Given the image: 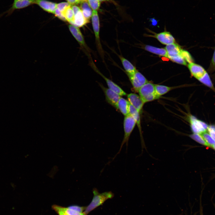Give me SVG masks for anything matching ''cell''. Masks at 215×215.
Segmentation results:
<instances>
[{
  "label": "cell",
  "instance_id": "9a60e30c",
  "mask_svg": "<svg viewBox=\"0 0 215 215\" xmlns=\"http://www.w3.org/2000/svg\"><path fill=\"white\" fill-rule=\"evenodd\" d=\"M33 3V2L30 0H14L11 7L5 13L9 15L15 10L25 7Z\"/></svg>",
  "mask_w": 215,
  "mask_h": 215
},
{
  "label": "cell",
  "instance_id": "44dd1931",
  "mask_svg": "<svg viewBox=\"0 0 215 215\" xmlns=\"http://www.w3.org/2000/svg\"><path fill=\"white\" fill-rule=\"evenodd\" d=\"M145 49L151 53L159 56L168 57V53L165 48H159L149 45L145 46Z\"/></svg>",
  "mask_w": 215,
  "mask_h": 215
},
{
  "label": "cell",
  "instance_id": "5bb4252c",
  "mask_svg": "<svg viewBox=\"0 0 215 215\" xmlns=\"http://www.w3.org/2000/svg\"><path fill=\"white\" fill-rule=\"evenodd\" d=\"M52 208L58 215H85L84 213H80L71 210L67 207L54 205Z\"/></svg>",
  "mask_w": 215,
  "mask_h": 215
},
{
  "label": "cell",
  "instance_id": "4fadbf2b",
  "mask_svg": "<svg viewBox=\"0 0 215 215\" xmlns=\"http://www.w3.org/2000/svg\"><path fill=\"white\" fill-rule=\"evenodd\" d=\"M153 36L164 44L168 45L175 42V39L169 32H161L155 34Z\"/></svg>",
  "mask_w": 215,
  "mask_h": 215
},
{
  "label": "cell",
  "instance_id": "cb8c5ba5",
  "mask_svg": "<svg viewBox=\"0 0 215 215\" xmlns=\"http://www.w3.org/2000/svg\"><path fill=\"white\" fill-rule=\"evenodd\" d=\"M62 13L67 21L70 23L73 22L74 15L73 10L70 6L66 8Z\"/></svg>",
  "mask_w": 215,
  "mask_h": 215
},
{
  "label": "cell",
  "instance_id": "e0dca14e",
  "mask_svg": "<svg viewBox=\"0 0 215 215\" xmlns=\"http://www.w3.org/2000/svg\"><path fill=\"white\" fill-rule=\"evenodd\" d=\"M129 106L128 100L121 97L117 103L116 108L125 116L129 115Z\"/></svg>",
  "mask_w": 215,
  "mask_h": 215
},
{
  "label": "cell",
  "instance_id": "ba28073f",
  "mask_svg": "<svg viewBox=\"0 0 215 215\" xmlns=\"http://www.w3.org/2000/svg\"><path fill=\"white\" fill-rule=\"evenodd\" d=\"M191 129L193 133L201 134L206 131L208 126L207 124L192 115L189 116Z\"/></svg>",
  "mask_w": 215,
  "mask_h": 215
},
{
  "label": "cell",
  "instance_id": "60d3db41",
  "mask_svg": "<svg viewBox=\"0 0 215 215\" xmlns=\"http://www.w3.org/2000/svg\"><path fill=\"white\" fill-rule=\"evenodd\" d=\"M31 0L32 1V2H33V1H34V0Z\"/></svg>",
  "mask_w": 215,
  "mask_h": 215
},
{
  "label": "cell",
  "instance_id": "d4e9b609",
  "mask_svg": "<svg viewBox=\"0 0 215 215\" xmlns=\"http://www.w3.org/2000/svg\"><path fill=\"white\" fill-rule=\"evenodd\" d=\"M172 61L179 64L187 65L186 61L180 54L174 55H168V57Z\"/></svg>",
  "mask_w": 215,
  "mask_h": 215
},
{
  "label": "cell",
  "instance_id": "8992f818",
  "mask_svg": "<svg viewBox=\"0 0 215 215\" xmlns=\"http://www.w3.org/2000/svg\"><path fill=\"white\" fill-rule=\"evenodd\" d=\"M89 63L90 66L93 70L105 80L109 88L117 93L121 96L127 95L126 93L119 86L107 78L99 71L93 62L92 59L89 60Z\"/></svg>",
  "mask_w": 215,
  "mask_h": 215
},
{
  "label": "cell",
  "instance_id": "8d00e7d4",
  "mask_svg": "<svg viewBox=\"0 0 215 215\" xmlns=\"http://www.w3.org/2000/svg\"><path fill=\"white\" fill-rule=\"evenodd\" d=\"M150 20L151 22L152 25H156L157 24V21L154 18H150Z\"/></svg>",
  "mask_w": 215,
  "mask_h": 215
},
{
  "label": "cell",
  "instance_id": "52a82bcc",
  "mask_svg": "<svg viewBox=\"0 0 215 215\" xmlns=\"http://www.w3.org/2000/svg\"><path fill=\"white\" fill-rule=\"evenodd\" d=\"M127 75L134 90L137 92L142 87L148 82L145 77L137 70L133 73Z\"/></svg>",
  "mask_w": 215,
  "mask_h": 215
},
{
  "label": "cell",
  "instance_id": "1f68e13d",
  "mask_svg": "<svg viewBox=\"0 0 215 215\" xmlns=\"http://www.w3.org/2000/svg\"><path fill=\"white\" fill-rule=\"evenodd\" d=\"M207 131L213 139L215 141V125H208Z\"/></svg>",
  "mask_w": 215,
  "mask_h": 215
},
{
  "label": "cell",
  "instance_id": "e575fe53",
  "mask_svg": "<svg viewBox=\"0 0 215 215\" xmlns=\"http://www.w3.org/2000/svg\"><path fill=\"white\" fill-rule=\"evenodd\" d=\"M71 8L73 10L74 15L81 10L78 7L75 5H73Z\"/></svg>",
  "mask_w": 215,
  "mask_h": 215
},
{
  "label": "cell",
  "instance_id": "8fae6325",
  "mask_svg": "<svg viewBox=\"0 0 215 215\" xmlns=\"http://www.w3.org/2000/svg\"><path fill=\"white\" fill-rule=\"evenodd\" d=\"M129 114L132 116L135 119L136 122V125L139 130L141 137L142 148H146L145 145L142 134L140 113L135 108L130 104V103L129 106Z\"/></svg>",
  "mask_w": 215,
  "mask_h": 215
},
{
  "label": "cell",
  "instance_id": "9c48e42d",
  "mask_svg": "<svg viewBox=\"0 0 215 215\" xmlns=\"http://www.w3.org/2000/svg\"><path fill=\"white\" fill-rule=\"evenodd\" d=\"M100 86L104 93L107 102L116 108L117 103L121 97V96L108 88L105 87L100 84Z\"/></svg>",
  "mask_w": 215,
  "mask_h": 215
},
{
  "label": "cell",
  "instance_id": "484cf974",
  "mask_svg": "<svg viewBox=\"0 0 215 215\" xmlns=\"http://www.w3.org/2000/svg\"><path fill=\"white\" fill-rule=\"evenodd\" d=\"M189 136L192 139L199 143L204 146L210 147L201 134L193 133Z\"/></svg>",
  "mask_w": 215,
  "mask_h": 215
},
{
  "label": "cell",
  "instance_id": "ffe728a7",
  "mask_svg": "<svg viewBox=\"0 0 215 215\" xmlns=\"http://www.w3.org/2000/svg\"><path fill=\"white\" fill-rule=\"evenodd\" d=\"M80 8L84 17L89 22L91 17L92 12L87 1H86L81 2Z\"/></svg>",
  "mask_w": 215,
  "mask_h": 215
},
{
  "label": "cell",
  "instance_id": "7c38bea8",
  "mask_svg": "<svg viewBox=\"0 0 215 215\" xmlns=\"http://www.w3.org/2000/svg\"><path fill=\"white\" fill-rule=\"evenodd\" d=\"M188 67L191 75L198 80L207 72L202 66L194 62L189 63Z\"/></svg>",
  "mask_w": 215,
  "mask_h": 215
},
{
  "label": "cell",
  "instance_id": "f35d334b",
  "mask_svg": "<svg viewBox=\"0 0 215 215\" xmlns=\"http://www.w3.org/2000/svg\"><path fill=\"white\" fill-rule=\"evenodd\" d=\"M214 150H215V144L211 147Z\"/></svg>",
  "mask_w": 215,
  "mask_h": 215
},
{
  "label": "cell",
  "instance_id": "f546056e",
  "mask_svg": "<svg viewBox=\"0 0 215 215\" xmlns=\"http://www.w3.org/2000/svg\"><path fill=\"white\" fill-rule=\"evenodd\" d=\"M71 4L68 2H62L56 4V8L62 13L67 7L70 6Z\"/></svg>",
  "mask_w": 215,
  "mask_h": 215
},
{
  "label": "cell",
  "instance_id": "7402d4cb",
  "mask_svg": "<svg viewBox=\"0 0 215 215\" xmlns=\"http://www.w3.org/2000/svg\"><path fill=\"white\" fill-rule=\"evenodd\" d=\"M168 55H174L180 54L181 49L176 43H174L166 45L165 48Z\"/></svg>",
  "mask_w": 215,
  "mask_h": 215
},
{
  "label": "cell",
  "instance_id": "5b68a950",
  "mask_svg": "<svg viewBox=\"0 0 215 215\" xmlns=\"http://www.w3.org/2000/svg\"><path fill=\"white\" fill-rule=\"evenodd\" d=\"M68 27L72 35L79 43L89 59L91 58L90 55L91 50L87 45L83 36L78 27L72 24H70Z\"/></svg>",
  "mask_w": 215,
  "mask_h": 215
},
{
  "label": "cell",
  "instance_id": "3957f363",
  "mask_svg": "<svg viewBox=\"0 0 215 215\" xmlns=\"http://www.w3.org/2000/svg\"><path fill=\"white\" fill-rule=\"evenodd\" d=\"M138 92L144 104L160 97L156 93L155 85L148 82L142 87Z\"/></svg>",
  "mask_w": 215,
  "mask_h": 215
},
{
  "label": "cell",
  "instance_id": "4316f807",
  "mask_svg": "<svg viewBox=\"0 0 215 215\" xmlns=\"http://www.w3.org/2000/svg\"><path fill=\"white\" fill-rule=\"evenodd\" d=\"M201 134L210 147H211L215 144V141L210 136L207 130Z\"/></svg>",
  "mask_w": 215,
  "mask_h": 215
},
{
  "label": "cell",
  "instance_id": "83f0119b",
  "mask_svg": "<svg viewBox=\"0 0 215 215\" xmlns=\"http://www.w3.org/2000/svg\"><path fill=\"white\" fill-rule=\"evenodd\" d=\"M180 54L185 61L189 63L193 62V59L190 54L188 51L182 49Z\"/></svg>",
  "mask_w": 215,
  "mask_h": 215
},
{
  "label": "cell",
  "instance_id": "ac0fdd59",
  "mask_svg": "<svg viewBox=\"0 0 215 215\" xmlns=\"http://www.w3.org/2000/svg\"><path fill=\"white\" fill-rule=\"evenodd\" d=\"M117 55L126 74L133 73L137 70L135 66L129 61L122 55Z\"/></svg>",
  "mask_w": 215,
  "mask_h": 215
},
{
  "label": "cell",
  "instance_id": "2e32d148",
  "mask_svg": "<svg viewBox=\"0 0 215 215\" xmlns=\"http://www.w3.org/2000/svg\"><path fill=\"white\" fill-rule=\"evenodd\" d=\"M39 5L44 10L48 12L54 13L57 4L44 0H34L33 3Z\"/></svg>",
  "mask_w": 215,
  "mask_h": 215
},
{
  "label": "cell",
  "instance_id": "30bf717a",
  "mask_svg": "<svg viewBox=\"0 0 215 215\" xmlns=\"http://www.w3.org/2000/svg\"><path fill=\"white\" fill-rule=\"evenodd\" d=\"M129 103L140 113H141L144 104L140 96L136 94L131 93L127 95Z\"/></svg>",
  "mask_w": 215,
  "mask_h": 215
},
{
  "label": "cell",
  "instance_id": "6da1fadb",
  "mask_svg": "<svg viewBox=\"0 0 215 215\" xmlns=\"http://www.w3.org/2000/svg\"><path fill=\"white\" fill-rule=\"evenodd\" d=\"M93 197L89 204L86 207L84 211L85 215H87L90 212L101 205L107 200L112 199L114 194L111 191L99 193L96 188L93 189Z\"/></svg>",
  "mask_w": 215,
  "mask_h": 215
},
{
  "label": "cell",
  "instance_id": "f1b7e54d",
  "mask_svg": "<svg viewBox=\"0 0 215 215\" xmlns=\"http://www.w3.org/2000/svg\"><path fill=\"white\" fill-rule=\"evenodd\" d=\"M90 7L93 10H96L99 7L100 2L98 0H87Z\"/></svg>",
  "mask_w": 215,
  "mask_h": 215
},
{
  "label": "cell",
  "instance_id": "603a6c76",
  "mask_svg": "<svg viewBox=\"0 0 215 215\" xmlns=\"http://www.w3.org/2000/svg\"><path fill=\"white\" fill-rule=\"evenodd\" d=\"M172 89V87L163 85H155L156 93L160 97L167 93Z\"/></svg>",
  "mask_w": 215,
  "mask_h": 215
},
{
  "label": "cell",
  "instance_id": "74e56055",
  "mask_svg": "<svg viewBox=\"0 0 215 215\" xmlns=\"http://www.w3.org/2000/svg\"><path fill=\"white\" fill-rule=\"evenodd\" d=\"M100 2L101 1H110L111 0H98Z\"/></svg>",
  "mask_w": 215,
  "mask_h": 215
},
{
  "label": "cell",
  "instance_id": "836d02e7",
  "mask_svg": "<svg viewBox=\"0 0 215 215\" xmlns=\"http://www.w3.org/2000/svg\"><path fill=\"white\" fill-rule=\"evenodd\" d=\"M210 69L212 70H215V49L210 64Z\"/></svg>",
  "mask_w": 215,
  "mask_h": 215
},
{
  "label": "cell",
  "instance_id": "7a4b0ae2",
  "mask_svg": "<svg viewBox=\"0 0 215 215\" xmlns=\"http://www.w3.org/2000/svg\"><path fill=\"white\" fill-rule=\"evenodd\" d=\"M136 122L134 118L130 115L125 116L123 122L124 136L118 152L113 158V160L117 155L119 154L124 144H126L127 149L128 141L130 136L136 125Z\"/></svg>",
  "mask_w": 215,
  "mask_h": 215
},
{
  "label": "cell",
  "instance_id": "ab89813d",
  "mask_svg": "<svg viewBox=\"0 0 215 215\" xmlns=\"http://www.w3.org/2000/svg\"><path fill=\"white\" fill-rule=\"evenodd\" d=\"M80 2H82L83 1H87V0H79Z\"/></svg>",
  "mask_w": 215,
  "mask_h": 215
},
{
  "label": "cell",
  "instance_id": "d6986e66",
  "mask_svg": "<svg viewBox=\"0 0 215 215\" xmlns=\"http://www.w3.org/2000/svg\"><path fill=\"white\" fill-rule=\"evenodd\" d=\"M88 22L84 17L81 10L74 15L72 24L78 27L83 26Z\"/></svg>",
  "mask_w": 215,
  "mask_h": 215
},
{
  "label": "cell",
  "instance_id": "4dcf8cb0",
  "mask_svg": "<svg viewBox=\"0 0 215 215\" xmlns=\"http://www.w3.org/2000/svg\"><path fill=\"white\" fill-rule=\"evenodd\" d=\"M86 207L73 205H70L67 207L69 209L75 211L80 213H83Z\"/></svg>",
  "mask_w": 215,
  "mask_h": 215
},
{
  "label": "cell",
  "instance_id": "277c9868",
  "mask_svg": "<svg viewBox=\"0 0 215 215\" xmlns=\"http://www.w3.org/2000/svg\"><path fill=\"white\" fill-rule=\"evenodd\" d=\"M91 21L97 48L101 58L104 60V53L100 42L99 35V21L98 13L96 10H93L92 11Z\"/></svg>",
  "mask_w": 215,
  "mask_h": 215
},
{
  "label": "cell",
  "instance_id": "d590c367",
  "mask_svg": "<svg viewBox=\"0 0 215 215\" xmlns=\"http://www.w3.org/2000/svg\"><path fill=\"white\" fill-rule=\"evenodd\" d=\"M71 5H74L79 4L80 2L79 0H66Z\"/></svg>",
  "mask_w": 215,
  "mask_h": 215
},
{
  "label": "cell",
  "instance_id": "d6a6232c",
  "mask_svg": "<svg viewBox=\"0 0 215 215\" xmlns=\"http://www.w3.org/2000/svg\"><path fill=\"white\" fill-rule=\"evenodd\" d=\"M55 15L56 16H57L58 18H59V19H61L64 21H66L67 20L65 18V17H64V16L63 15L62 13L60 12L58 9H57V8H56L55 12L54 13Z\"/></svg>",
  "mask_w": 215,
  "mask_h": 215
}]
</instances>
